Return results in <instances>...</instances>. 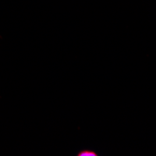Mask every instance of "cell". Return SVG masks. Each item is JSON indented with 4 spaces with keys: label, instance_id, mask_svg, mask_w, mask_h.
Listing matches in <instances>:
<instances>
[{
    "label": "cell",
    "instance_id": "obj_1",
    "mask_svg": "<svg viewBox=\"0 0 156 156\" xmlns=\"http://www.w3.org/2000/svg\"><path fill=\"white\" fill-rule=\"evenodd\" d=\"M98 154L91 150H82L77 153V156H97Z\"/></svg>",
    "mask_w": 156,
    "mask_h": 156
}]
</instances>
